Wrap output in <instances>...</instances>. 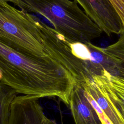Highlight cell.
Here are the masks:
<instances>
[{"label": "cell", "mask_w": 124, "mask_h": 124, "mask_svg": "<svg viewBox=\"0 0 124 124\" xmlns=\"http://www.w3.org/2000/svg\"><path fill=\"white\" fill-rule=\"evenodd\" d=\"M0 41L27 57L62 66L72 75L82 66L62 35L38 16L7 2L0 3Z\"/></svg>", "instance_id": "6da1fadb"}, {"label": "cell", "mask_w": 124, "mask_h": 124, "mask_svg": "<svg viewBox=\"0 0 124 124\" xmlns=\"http://www.w3.org/2000/svg\"><path fill=\"white\" fill-rule=\"evenodd\" d=\"M0 81L17 93L57 97L69 106L76 82L64 67L27 57L0 41Z\"/></svg>", "instance_id": "7a4b0ae2"}, {"label": "cell", "mask_w": 124, "mask_h": 124, "mask_svg": "<svg viewBox=\"0 0 124 124\" xmlns=\"http://www.w3.org/2000/svg\"><path fill=\"white\" fill-rule=\"evenodd\" d=\"M16 6L44 18L70 44L88 45L103 33L74 0H17Z\"/></svg>", "instance_id": "3957f363"}, {"label": "cell", "mask_w": 124, "mask_h": 124, "mask_svg": "<svg viewBox=\"0 0 124 124\" xmlns=\"http://www.w3.org/2000/svg\"><path fill=\"white\" fill-rule=\"evenodd\" d=\"M103 32L109 36L124 33L121 22L108 0H74Z\"/></svg>", "instance_id": "277c9868"}, {"label": "cell", "mask_w": 124, "mask_h": 124, "mask_svg": "<svg viewBox=\"0 0 124 124\" xmlns=\"http://www.w3.org/2000/svg\"><path fill=\"white\" fill-rule=\"evenodd\" d=\"M38 97L22 95L13 101L8 124H57L44 113Z\"/></svg>", "instance_id": "5b68a950"}, {"label": "cell", "mask_w": 124, "mask_h": 124, "mask_svg": "<svg viewBox=\"0 0 124 124\" xmlns=\"http://www.w3.org/2000/svg\"><path fill=\"white\" fill-rule=\"evenodd\" d=\"M79 84L82 87L85 96L95 108L103 124H124L110 101L92 79L86 78Z\"/></svg>", "instance_id": "8992f818"}, {"label": "cell", "mask_w": 124, "mask_h": 124, "mask_svg": "<svg viewBox=\"0 0 124 124\" xmlns=\"http://www.w3.org/2000/svg\"><path fill=\"white\" fill-rule=\"evenodd\" d=\"M90 78L102 90L124 122V76H114L103 69Z\"/></svg>", "instance_id": "52a82bcc"}, {"label": "cell", "mask_w": 124, "mask_h": 124, "mask_svg": "<svg viewBox=\"0 0 124 124\" xmlns=\"http://www.w3.org/2000/svg\"><path fill=\"white\" fill-rule=\"evenodd\" d=\"M69 106L76 124H103L85 96L82 87L78 83H76L72 91Z\"/></svg>", "instance_id": "ba28073f"}, {"label": "cell", "mask_w": 124, "mask_h": 124, "mask_svg": "<svg viewBox=\"0 0 124 124\" xmlns=\"http://www.w3.org/2000/svg\"><path fill=\"white\" fill-rule=\"evenodd\" d=\"M17 93L11 87L0 81V124H8L12 104Z\"/></svg>", "instance_id": "9c48e42d"}, {"label": "cell", "mask_w": 124, "mask_h": 124, "mask_svg": "<svg viewBox=\"0 0 124 124\" xmlns=\"http://www.w3.org/2000/svg\"><path fill=\"white\" fill-rule=\"evenodd\" d=\"M70 47L72 53L81 60L87 61L91 60V52L88 46L80 43L70 44Z\"/></svg>", "instance_id": "30bf717a"}, {"label": "cell", "mask_w": 124, "mask_h": 124, "mask_svg": "<svg viewBox=\"0 0 124 124\" xmlns=\"http://www.w3.org/2000/svg\"><path fill=\"white\" fill-rule=\"evenodd\" d=\"M124 28V0H108Z\"/></svg>", "instance_id": "8fae6325"}, {"label": "cell", "mask_w": 124, "mask_h": 124, "mask_svg": "<svg viewBox=\"0 0 124 124\" xmlns=\"http://www.w3.org/2000/svg\"><path fill=\"white\" fill-rule=\"evenodd\" d=\"M8 2L13 3L14 5H16L17 0H0V3H4V2L8 3Z\"/></svg>", "instance_id": "7c38bea8"}, {"label": "cell", "mask_w": 124, "mask_h": 124, "mask_svg": "<svg viewBox=\"0 0 124 124\" xmlns=\"http://www.w3.org/2000/svg\"><path fill=\"white\" fill-rule=\"evenodd\" d=\"M1 78H2V74H1V72L0 71V81L1 80Z\"/></svg>", "instance_id": "4fadbf2b"}]
</instances>
